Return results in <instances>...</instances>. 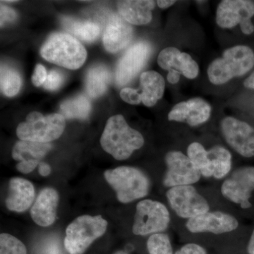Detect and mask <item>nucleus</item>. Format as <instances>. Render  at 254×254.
<instances>
[{
	"label": "nucleus",
	"mask_w": 254,
	"mask_h": 254,
	"mask_svg": "<svg viewBox=\"0 0 254 254\" xmlns=\"http://www.w3.org/2000/svg\"><path fill=\"white\" fill-rule=\"evenodd\" d=\"M172 208L182 218H193L208 213L210 208L204 197L191 185L173 187L167 192Z\"/></svg>",
	"instance_id": "9"
},
{
	"label": "nucleus",
	"mask_w": 254,
	"mask_h": 254,
	"mask_svg": "<svg viewBox=\"0 0 254 254\" xmlns=\"http://www.w3.org/2000/svg\"><path fill=\"white\" fill-rule=\"evenodd\" d=\"M150 53L151 47L146 42H138L130 47L117 66V84L123 86L133 79L144 66Z\"/></svg>",
	"instance_id": "13"
},
{
	"label": "nucleus",
	"mask_w": 254,
	"mask_h": 254,
	"mask_svg": "<svg viewBox=\"0 0 254 254\" xmlns=\"http://www.w3.org/2000/svg\"><path fill=\"white\" fill-rule=\"evenodd\" d=\"M113 254H128L125 251H118V252H115Z\"/></svg>",
	"instance_id": "42"
},
{
	"label": "nucleus",
	"mask_w": 254,
	"mask_h": 254,
	"mask_svg": "<svg viewBox=\"0 0 254 254\" xmlns=\"http://www.w3.org/2000/svg\"><path fill=\"white\" fill-rule=\"evenodd\" d=\"M238 226L235 217L220 211L208 212L189 219L186 224L187 228L192 233L211 232L215 235L234 231Z\"/></svg>",
	"instance_id": "14"
},
{
	"label": "nucleus",
	"mask_w": 254,
	"mask_h": 254,
	"mask_svg": "<svg viewBox=\"0 0 254 254\" xmlns=\"http://www.w3.org/2000/svg\"><path fill=\"white\" fill-rule=\"evenodd\" d=\"M170 216L168 208L160 202L145 199L136 205L132 231L136 235L162 233L168 229Z\"/></svg>",
	"instance_id": "7"
},
{
	"label": "nucleus",
	"mask_w": 254,
	"mask_h": 254,
	"mask_svg": "<svg viewBox=\"0 0 254 254\" xmlns=\"http://www.w3.org/2000/svg\"><path fill=\"white\" fill-rule=\"evenodd\" d=\"M254 16V1L224 0L217 9L216 22L223 28H232L240 24L244 34L251 35L254 31L252 21Z\"/></svg>",
	"instance_id": "8"
},
{
	"label": "nucleus",
	"mask_w": 254,
	"mask_h": 254,
	"mask_svg": "<svg viewBox=\"0 0 254 254\" xmlns=\"http://www.w3.org/2000/svg\"><path fill=\"white\" fill-rule=\"evenodd\" d=\"M103 150L118 160H127L144 144L141 133L127 124L123 115H115L107 122L100 138Z\"/></svg>",
	"instance_id": "1"
},
{
	"label": "nucleus",
	"mask_w": 254,
	"mask_h": 254,
	"mask_svg": "<svg viewBox=\"0 0 254 254\" xmlns=\"http://www.w3.org/2000/svg\"><path fill=\"white\" fill-rule=\"evenodd\" d=\"M34 198L35 189L31 182L19 177L11 179L6 208L11 211L23 213L31 207Z\"/></svg>",
	"instance_id": "19"
},
{
	"label": "nucleus",
	"mask_w": 254,
	"mask_h": 254,
	"mask_svg": "<svg viewBox=\"0 0 254 254\" xmlns=\"http://www.w3.org/2000/svg\"><path fill=\"white\" fill-rule=\"evenodd\" d=\"M66 123L60 114L44 115L38 112L30 113L24 123L16 129L18 138L22 141L48 143L58 139L63 134Z\"/></svg>",
	"instance_id": "6"
},
{
	"label": "nucleus",
	"mask_w": 254,
	"mask_h": 254,
	"mask_svg": "<svg viewBox=\"0 0 254 254\" xmlns=\"http://www.w3.org/2000/svg\"><path fill=\"white\" fill-rule=\"evenodd\" d=\"M247 252L250 254H254V230L252 232V236H251L248 247H247Z\"/></svg>",
	"instance_id": "41"
},
{
	"label": "nucleus",
	"mask_w": 254,
	"mask_h": 254,
	"mask_svg": "<svg viewBox=\"0 0 254 254\" xmlns=\"http://www.w3.org/2000/svg\"><path fill=\"white\" fill-rule=\"evenodd\" d=\"M180 73L177 72H168V81L170 82L172 84H175V83H178L180 79Z\"/></svg>",
	"instance_id": "38"
},
{
	"label": "nucleus",
	"mask_w": 254,
	"mask_h": 254,
	"mask_svg": "<svg viewBox=\"0 0 254 254\" xmlns=\"http://www.w3.org/2000/svg\"><path fill=\"white\" fill-rule=\"evenodd\" d=\"M0 85L1 91L7 97H13L17 94L21 87V78L19 73L14 68L1 65Z\"/></svg>",
	"instance_id": "28"
},
{
	"label": "nucleus",
	"mask_w": 254,
	"mask_h": 254,
	"mask_svg": "<svg viewBox=\"0 0 254 254\" xmlns=\"http://www.w3.org/2000/svg\"><path fill=\"white\" fill-rule=\"evenodd\" d=\"M51 148L52 145L50 143H38L20 140L13 148L12 157L14 160L20 162L30 160L39 162Z\"/></svg>",
	"instance_id": "22"
},
{
	"label": "nucleus",
	"mask_w": 254,
	"mask_h": 254,
	"mask_svg": "<svg viewBox=\"0 0 254 254\" xmlns=\"http://www.w3.org/2000/svg\"><path fill=\"white\" fill-rule=\"evenodd\" d=\"M175 254H207V252L201 246L190 243L183 246Z\"/></svg>",
	"instance_id": "35"
},
{
	"label": "nucleus",
	"mask_w": 254,
	"mask_h": 254,
	"mask_svg": "<svg viewBox=\"0 0 254 254\" xmlns=\"http://www.w3.org/2000/svg\"><path fill=\"white\" fill-rule=\"evenodd\" d=\"M39 165V162L36 160H30V161L19 162L16 165V169L18 171L24 174L31 173L35 170L37 165Z\"/></svg>",
	"instance_id": "36"
},
{
	"label": "nucleus",
	"mask_w": 254,
	"mask_h": 254,
	"mask_svg": "<svg viewBox=\"0 0 254 254\" xmlns=\"http://www.w3.org/2000/svg\"><path fill=\"white\" fill-rule=\"evenodd\" d=\"M0 254H27V250L16 237L3 233L0 235Z\"/></svg>",
	"instance_id": "30"
},
{
	"label": "nucleus",
	"mask_w": 254,
	"mask_h": 254,
	"mask_svg": "<svg viewBox=\"0 0 254 254\" xmlns=\"http://www.w3.org/2000/svg\"><path fill=\"white\" fill-rule=\"evenodd\" d=\"M159 66L169 72H177L185 77L193 79L199 72L198 64L186 53H181L176 48L162 50L158 58Z\"/></svg>",
	"instance_id": "16"
},
{
	"label": "nucleus",
	"mask_w": 254,
	"mask_h": 254,
	"mask_svg": "<svg viewBox=\"0 0 254 254\" xmlns=\"http://www.w3.org/2000/svg\"><path fill=\"white\" fill-rule=\"evenodd\" d=\"M165 82L160 73L154 71H145L140 77V89L142 103L147 107H153L161 99L165 91Z\"/></svg>",
	"instance_id": "21"
},
{
	"label": "nucleus",
	"mask_w": 254,
	"mask_h": 254,
	"mask_svg": "<svg viewBox=\"0 0 254 254\" xmlns=\"http://www.w3.org/2000/svg\"><path fill=\"white\" fill-rule=\"evenodd\" d=\"M38 172L40 175L43 177L48 176L51 173V168L48 164L41 162L39 163V167H38Z\"/></svg>",
	"instance_id": "37"
},
{
	"label": "nucleus",
	"mask_w": 254,
	"mask_h": 254,
	"mask_svg": "<svg viewBox=\"0 0 254 254\" xmlns=\"http://www.w3.org/2000/svg\"><path fill=\"white\" fill-rule=\"evenodd\" d=\"M168 170L164 178L167 187L186 186L199 181L201 174L188 156L180 151H170L165 156Z\"/></svg>",
	"instance_id": "10"
},
{
	"label": "nucleus",
	"mask_w": 254,
	"mask_h": 254,
	"mask_svg": "<svg viewBox=\"0 0 254 254\" xmlns=\"http://www.w3.org/2000/svg\"><path fill=\"white\" fill-rule=\"evenodd\" d=\"M210 114V104L202 98H195L175 105L168 114V120L196 127L208 121Z\"/></svg>",
	"instance_id": "15"
},
{
	"label": "nucleus",
	"mask_w": 254,
	"mask_h": 254,
	"mask_svg": "<svg viewBox=\"0 0 254 254\" xmlns=\"http://www.w3.org/2000/svg\"><path fill=\"white\" fill-rule=\"evenodd\" d=\"M244 85H245L246 88L254 89V72L252 73V74L245 80Z\"/></svg>",
	"instance_id": "40"
},
{
	"label": "nucleus",
	"mask_w": 254,
	"mask_h": 254,
	"mask_svg": "<svg viewBox=\"0 0 254 254\" xmlns=\"http://www.w3.org/2000/svg\"><path fill=\"white\" fill-rule=\"evenodd\" d=\"M59 203L58 191L53 188L41 190L31 210V216L37 225L48 227L54 223Z\"/></svg>",
	"instance_id": "18"
},
{
	"label": "nucleus",
	"mask_w": 254,
	"mask_h": 254,
	"mask_svg": "<svg viewBox=\"0 0 254 254\" xmlns=\"http://www.w3.org/2000/svg\"><path fill=\"white\" fill-rule=\"evenodd\" d=\"M254 66V53L249 47L238 46L224 52L222 58L214 60L208 68L209 80L221 85L232 78L243 76Z\"/></svg>",
	"instance_id": "2"
},
{
	"label": "nucleus",
	"mask_w": 254,
	"mask_h": 254,
	"mask_svg": "<svg viewBox=\"0 0 254 254\" xmlns=\"http://www.w3.org/2000/svg\"><path fill=\"white\" fill-rule=\"evenodd\" d=\"M111 78L108 68L104 66H94L88 71L86 77V92L91 98L101 96L105 93Z\"/></svg>",
	"instance_id": "23"
},
{
	"label": "nucleus",
	"mask_w": 254,
	"mask_h": 254,
	"mask_svg": "<svg viewBox=\"0 0 254 254\" xmlns=\"http://www.w3.org/2000/svg\"><path fill=\"white\" fill-rule=\"evenodd\" d=\"M62 113L66 119L86 120L89 115L91 105L84 95H78L62 103Z\"/></svg>",
	"instance_id": "26"
},
{
	"label": "nucleus",
	"mask_w": 254,
	"mask_h": 254,
	"mask_svg": "<svg viewBox=\"0 0 254 254\" xmlns=\"http://www.w3.org/2000/svg\"><path fill=\"white\" fill-rule=\"evenodd\" d=\"M105 180L116 192L121 203H128L146 196L150 190L148 177L133 167H119L105 172Z\"/></svg>",
	"instance_id": "4"
},
{
	"label": "nucleus",
	"mask_w": 254,
	"mask_h": 254,
	"mask_svg": "<svg viewBox=\"0 0 254 254\" xmlns=\"http://www.w3.org/2000/svg\"><path fill=\"white\" fill-rule=\"evenodd\" d=\"M147 249L149 254H173L170 238L163 233L152 235L147 242Z\"/></svg>",
	"instance_id": "29"
},
{
	"label": "nucleus",
	"mask_w": 254,
	"mask_h": 254,
	"mask_svg": "<svg viewBox=\"0 0 254 254\" xmlns=\"http://www.w3.org/2000/svg\"><path fill=\"white\" fill-rule=\"evenodd\" d=\"M41 56L50 63L68 69H78L84 64L87 53L74 37L67 33H55L42 46Z\"/></svg>",
	"instance_id": "3"
},
{
	"label": "nucleus",
	"mask_w": 254,
	"mask_h": 254,
	"mask_svg": "<svg viewBox=\"0 0 254 254\" xmlns=\"http://www.w3.org/2000/svg\"><path fill=\"white\" fill-rule=\"evenodd\" d=\"M254 190V168L237 169L222 184V194L227 199L240 204L244 209L252 207L250 198Z\"/></svg>",
	"instance_id": "11"
},
{
	"label": "nucleus",
	"mask_w": 254,
	"mask_h": 254,
	"mask_svg": "<svg viewBox=\"0 0 254 254\" xmlns=\"http://www.w3.org/2000/svg\"><path fill=\"white\" fill-rule=\"evenodd\" d=\"M187 156L195 168L199 170L201 175L205 177L213 176V168L209 158L208 151L200 143H192L188 147Z\"/></svg>",
	"instance_id": "27"
},
{
	"label": "nucleus",
	"mask_w": 254,
	"mask_h": 254,
	"mask_svg": "<svg viewBox=\"0 0 254 254\" xmlns=\"http://www.w3.org/2000/svg\"><path fill=\"white\" fill-rule=\"evenodd\" d=\"M133 28L121 16L113 15L105 28L103 44L107 51L118 53L131 41Z\"/></svg>",
	"instance_id": "17"
},
{
	"label": "nucleus",
	"mask_w": 254,
	"mask_h": 254,
	"mask_svg": "<svg viewBox=\"0 0 254 254\" xmlns=\"http://www.w3.org/2000/svg\"><path fill=\"white\" fill-rule=\"evenodd\" d=\"M64 82V76L57 70H52L48 74V77L43 87L48 91H55L62 86Z\"/></svg>",
	"instance_id": "31"
},
{
	"label": "nucleus",
	"mask_w": 254,
	"mask_h": 254,
	"mask_svg": "<svg viewBox=\"0 0 254 254\" xmlns=\"http://www.w3.org/2000/svg\"><path fill=\"white\" fill-rule=\"evenodd\" d=\"M225 141L239 154L246 158L254 156V128L245 122L228 117L221 123Z\"/></svg>",
	"instance_id": "12"
},
{
	"label": "nucleus",
	"mask_w": 254,
	"mask_h": 254,
	"mask_svg": "<svg viewBox=\"0 0 254 254\" xmlns=\"http://www.w3.org/2000/svg\"><path fill=\"white\" fill-rule=\"evenodd\" d=\"M1 27H3L6 23H11L14 21L16 18V14L14 9L1 4Z\"/></svg>",
	"instance_id": "34"
},
{
	"label": "nucleus",
	"mask_w": 254,
	"mask_h": 254,
	"mask_svg": "<svg viewBox=\"0 0 254 254\" xmlns=\"http://www.w3.org/2000/svg\"><path fill=\"white\" fill-rule=\"evenodd\" d=\"M175 2H176V1H169V0H159V1H157V4H158L159 7L161 8V9H167V8L173 6Z\"/></svg>",
	"instance_id": "39"
},
{
	"label": "nucleus",
	"mask_w": 254,
	"mask_h": 254,
	"mask_svg": "<svg viewBox=\"0 0 254 254\" xmlns=\"http://www.w3.org/2000/svg\"><path fill=\"white\" fill-rule=\"evenodd\" d=\"M120 97L124 101L131 105H138L141 103L139 90L131 88H125L120 92Z\"/></svg>",
	"instance_id": "32"
},
{
	"label": "nucleus",
	"mask_w": 254,
	"mask_h": 254,
	"mask_svg": "<svg viewBox=\"0 0 254 254\" xmlns=\"http://www.w3.org/2000/svg\"><path fill=\"white\" fill-rule=\"evenodd\" d=\"M108 225L101 215L78 217L66 227L65 249L69 254H83L95 240L104 235Z\"/></svg>",
	"instance_id": "5"
},
{
	"label": "nucleus",
	"mask_w": 254,
	"mask_h": 254,
	"mask_svg": "<svg viewBox=\"0 0 254 254\" xmlns=\"http://www.w3.org/2000/svg\"><path fill=\"white\" fill-rule=\"evenodd\" d=\"M48 73L46 68L41 64L36 65L34 73L32 76V83L35 86L39 87L44 84L46 82Z\"/></svg>",
	"instance_id": "33"
},
{
	"label": "nucleus",
	"mask_w": 254,
	"mask_h": 254,
	"mask_svg": "<svg viewBox=\"0 0 254 254\" xmlns=\"http://www.w3.org/2000/svg\"><path fill=\"white\" fill-rule=\"evenodd\" d=\"M208 154L213 165V177L218 180L224 178L231 170L232 156L230 152L226 148L217 145L209 150Z\"/></svg>",
	"instance_id": "25"
},
{
	"label": "nucleus",
	"mask_w": 254,
	"mask_h": 254,
	"mask_svg": "<svg viewBox=\"0 0 254 254\" xmlns=\"http://www.w3.org/2000/svg\"><path fill=\"white\" fill-rule=\"evenodd\" d=\"M154 7L155 1L150 0H128L118 2L120 16L127 22L133 25H145L149 23L152 19V10Z\"/></svg>",
	"instance_id": "20"
},
{
	"label": "nucleus",
	"mask_w": 254,
	"mask_h": 254,
	"mask_svg": "<svg viewBox=\"0 0 254 254\" xmlns=\"http://www.w3.org/2000/svg\"><path fill=\"white\" fill-rule=\"evenodd\" d=\"M63 22L66 30L81 41L91 43L99 36L100 29L97 23L78 21L68 17H64Z\"/></svg>",
	"instance_id": "24"
}]
</instances>
